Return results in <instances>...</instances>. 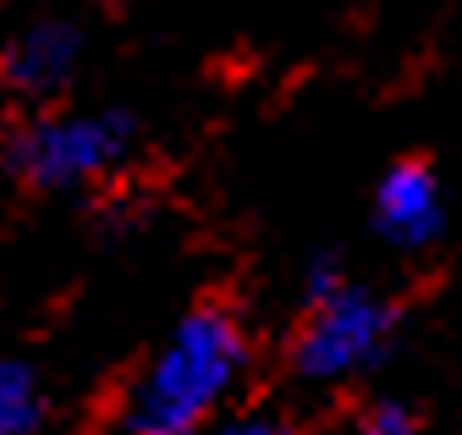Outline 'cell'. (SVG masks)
<instances>
[{
    "label": "cell",
    "mask_w": 462,
    "mask_h": 435,
    "mask_svg": "<svg viewBox=\"0 0 462 435\" xmlns=\"http://www.w3.org/2000/svg\"><path fill=\"white\" fill-rule=\"evenodd\" d=\"M88 61V28L72 12H33L0 28V94L17 111L61 105Z\"/></svg>",
    "instance_id": "277c9868"
},
{
    "label": "cell",
    "mask_w": 462,
    "mask_h": 435,
    "mask_svg": "<svg viewBox=\"0 0 462 435\" xmlns=\"http://www.w3.org/2000/svg\"><path fill=\"white\" fill-rule=\"evenodd\" d=\"M44 424V380L23 358H0V435H39Z\"/></svg>",
    "instance_id": "8992f818"
},
{
    "label": "cell",
    "mask_w": 462,
    "mask_h": 435,
    "mask_svg": "<svg viewBox=\"0 0 462 435\" xmlns=\"http://www.w3.org/2000/svg\"><path fill=\"white\" fill-rule=\"evenodd\" d=\"M138 154V116L116 105H44L0 127V177L17 193L61 199L116 182Z\"/></svg>",
    "instance_id": "7a4b0ae2"
},
{
    "label": "cell",
    "mask_w": 462,
    "mask_h": 435,
    "mask_svg": "<svg viewBox=\"0 0 462 435\" xmlns=\"http://www.w3.org/2000/svg\"><path fill=\"white\" fill-rule=\"evenodd\" d=\"M369 221L374 232L396 248V254H424L446 237L451 204H446V182L424 154H402L380 171L374 199H369Z\"/></svg>",
    "instance_id": "5b68a950"
},
{
    "label": "cell",
    "mask_w": 462,
    "mask_h": 435,
    "mask_svg": "<svg viewBox=\"0 0 462 435\" xmlns=\"http://www.w3.org/2000/svg\"><path fill=\"white\" fill-rule=\"evenodd\" d=\"M353 435H424V430H419V413H413L408 403L380 397V403H369V408H364V419H358V430H353Z\"/></svg>",
    "instance_id": "52a82bcc"
},
{
    "label": "cell",
    "mask_w": 462,
    "mask_h": 435,
    "mask_svg": "<svg viewBox=\"0 0 462 435\" xmlns=\"http://www.w3.org/2000/svg\"><path fill=\"white\" fill-rule=\"evenodd\" d=\"M402 337V309L341 270V259L314 254L303 270V319L292 331V375L303 386H353L374 375Z\"/></svg>",
    "instance_id": "3957f363"
},
{
    "label": "cell",
    "mask_w": 462,
    "mask_h": 435,
    "mask_svg": "<svg viewBox=\"0 0 462 435\" xmlns=\"http://www.w3.org/2000/svg\"><path fill=\"white\" fill-rule=\"evenodd\" d=\"M254 375V331L248 319L204 298L154 342L143 369L122 392V435H204L231 413Z\"/></svg>",
    "instance_id": "6da1fadb"
},
{
    "label": "cell",
    "mask_w": 462,
    "mask_h": 435,
    "mask_svg": "<svg viewBox=\"0 0 462 435\" xmlns=\"http://www.w3.org/2000/svg\"><path fill=\"white\" fill-rule=\"evenodd\" d=\"M204 435H298V424L275 408H243V413H226L220 424H209Z\"/></svg>",
    "instance_id": "ba28073f"
}]
</instances>
